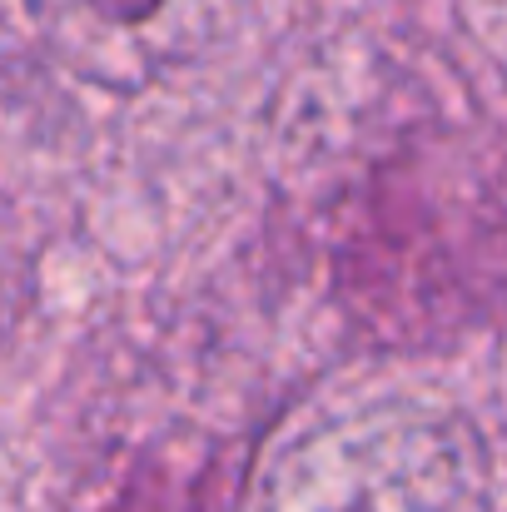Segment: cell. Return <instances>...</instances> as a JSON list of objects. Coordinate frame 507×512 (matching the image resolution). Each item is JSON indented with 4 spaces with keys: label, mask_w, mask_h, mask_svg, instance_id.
I'll use <instances>...</instances> for the list:
<instances>
[{
    "label": "cell",
    "mask_w": 507,
    "mask_h": 512,
    "mask_svg": "<svg viewBox=\"0 0 507 512\" xmlns=\"http://www.w3.org/2000/svg\"><path fill=\"white\" fill-rule=\"evenodd\" d=\"M478 478L463 423L418 403H368L284 443L254 512H458Z\"/></svg>",
    "instance_id": "6da1fadb"
},
{
    "label": "cell",
    "mask_w": 507,
    "mask_h": 512,
    "mask_svg": "<svg viewBox=\"0 0 507 512\" xmlns=\"http://www.w3.org/2000/svg\"><path fill=\"white\" fill-rule=\"evenodd\" d=\"M249 433L194 408H135L85 453L55 512H234Z\"/></svg>",
    "instance_id": "7a4b0ae2"
},
{
    "label": "cell",
    "mask_w": 507,
    "mask_h": 512,
    "mask_svg": "<svg viewBox=\"0 0 507 512\" xmlns=\"http://www.w3.org/2000/svg\"><path fill=\"white\" fill-rule=\"evenodd\" d=\"M244 0H25L40 40L80 80L145 90L204 55Z\"/></svg>",
    "instance_id": "3957f363"
}]
</instances>
